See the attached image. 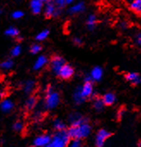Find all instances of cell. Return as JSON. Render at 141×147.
Wrapping results in <instances>:
<instances>
[{
	"label": "cell",
	"mask_w": 141,
	"mask_h": 147,
	"mask_svg": "<svg viewBox=\"0 0 141 147\" xmlns=\"http://www.w3.org/2000/svg\"><path fill=\"white\" fill-rule=\"evenodd\" d=\"M96 24V18L95 15H90L87 18V26L90 30H93Z\"/></svg>",
	"instance_id": "cell-20"
},
{
	"label": "cell",
	"mask_w": 141,
	"mask_h": 147,
	"mask_svg": "<svg viewBox=\"0 0 141 147\" xmlns=\"http://www.w3.org/2000/svg\"><path fill=\"white\" fill-rule=\"evenodd\" d=\"M124 114H125V111H124V109H120V110H119V112H118V118H119V119H121V118L124 116Z\"/></svg>",
	"instance_id": "cell-36"
},
{
	"label": "cell",
	"mask_w": 141,
	"mask_h": 147,
	"mask_svg": "<svg viewBox=\"0 0 141 147\" xmlns=\"http://www.w3.org/2000/svg\"><path fill=\"white\" fill-rule=\"evenodd\" d=\"M85 97L82 94V92H81V88H77L76 91L74 92L73 94V100L77 103V104H81L82 102H84L85 100Z\"/></svg>",
	"instance_id": "cell-17"
},
{
	"label": "cell",
	"mask_w": 141,
	"mask_h": 147,
	"mask_svg": "<svg viewBox=\"0 0 141 147\" xmlns=\"http://www.w3.org/2000/svg\"><path fill=\"white\" fill-rule=\"evenodd\" d=\"M35 85V82H34V81H27V82H25L24 88H23L24 92H25L26 94H30V93L34 90Z\"/></svg>",
	"instance_id": "cell-21"
},
{
	"label": "cell",
	"mask_w": 141,
	"mask_h": 147,
	"mask_svg": "<svg viewBox=\"0 0 141 147\" xmlns=\"http://www.w3.org/2000/svg\"><path fill=\"white\" fill-rule=\"evenodd\" d=\"M69 144L70 147H80L82 143L79 138H72L69 142Z\"/></svg>",
	"instance_id": "cell-28"
},
{
	"label": "cell",
	"mask_w": 141,
	"mask_h": 147,
	"mask_svg": "<svg viewBox=\"0 0 141 147\" xmlns=\"http://www.w3.org/2000/svg\"><path fill=\"white\" fill-rule=\"evenodd\" d=\"M138 146H139V147H141V141H140V142L138 143Z\"/></svg>",
	"instance_id": "cell-39"
},
{
	"label": "cell",
	"mask_w": 141,
	"mask_h": 147,
	"mask_svg": "<svg viewBox=\"0 0 141 147\" xmlns=\"http://www.w3.org/2000/svg\"><path fill=\"white\" fill-rule=\"evenodd\" d=\"M91 126L86 121L77 126H70L68 130V133L70 138H84L90 134Z\"/></svg>",
	"instance_id": "cell-1"
},
{
	"label": "cell",
	"mask_w": 141,
	"mask_h": 147,
	"mask_svg": "<svg viewBox=\"0 0 141 147\" xmlns=\"http://www.w3.org/2000/svg\"><path fill=\"white\" fill-rule=\"evenodd\" d=\"M22 49L20 45H17L15 46L12 49H11V55L12 56H18L21 54Z\"/></svg>",
	"instance_id": "cell-29"
},
{
	"label": "cell",
	"mask_w": 141,
	"mask_h": 147,
	"mask_svg": "<svg viewBox=\"0 0 141 147\" xmlns=\"http://www.w3.org/2000/svg\"><path fill=\"white\" fill-rule=\"evenodd\" d=\"M54 2L58 7H62L66 4V0H54Z\"/></svg>",
	"instance_id": "cell-33"
},
{
	"label": "cell",
	"mask_w": 141,
	"mask_h": 147,
	"mask_svg": "<svg viewBox=\"0 0 141 147\" xmlns=\"http://www.w3.org/2000/svg\"><path fill=\"white\" fill-rule=\"evenodd\" d=\"M73 74H74V69L70 65L65 64L61 67V69L59 73V76L61 77L62 79H69L73 76Z\"/></svg>",
	"instance_id": "cell-8"
},
{
	"label": "cell",
	"mask_w": 141,
	"mask_h": 147,
	"mask_svg": "<svg viewBox=\"0 0 141 147\" xmlns=\"http://www.w3.org/2000/svg\"><path fill=\"white\" fill-rule=\"evenodd\" d=\"M110 132L108 131L105 129H101L98 131L96 136V145L98 147H102L104 145L105 142L108 140V138L110 137Z\"/></svg>",
	"instance_id": "cell-4"
},
{
	"label": "cell",
	"mask_w": 141,
	"mask_h": 147,
	"mask_svg": "<svg viewBox=\"0 0 141 147\" xmlns=\"http://www.w3.org/2000/svg\"><path fill=\"white\" fill-rule=\"evenodd\" d=\"M12 67H13V61H12L11 59L5 60V61H4L1 63V67L4 68V69H5V70L11 69Z\"/></svg>",
	"instance_id": "cell-27"
},
{
	"label": "cell",
	"mask_w": 141,
	"mask_h": 147,
	"mask_svg": "<svg viewBox=\"0 0 141 147\" xmlns=\"http://www.w3.org/2000/svg\"><path fill=\"white\" fill-rule=\"evenodd\" d=\"M24 16V13L21 11H16L12 13V18L14 19H20Z\"/></svg>",
	"instance_id": "cell-32"
},
{
	"label": "cell",
	"mask_w": 141,
	"mask_h": 147,
	"mask_svg": "<svg viewBox=\"0 0 141 147\" xmlns=\"http://www.w3.org/2000/svg\"><path fill=\"white\" fill-rule=\"evenodd\" d=\"M36 105V99L35 97H29L26 101V107L29 110H32Z\"/></svg>",
	"instance_id": "cell-25"
},
{
	"label": "cell",
	"mask_w": 141,
	"mask_h": 147,
	"mask_svg": "<svg viewBox=\"0 0 141 147\" xmlns=\"http://www.w3.org/2000/svg\"><path fill=\"white\" fill-rule=\"evenodd\" d=\"M40 1H41L42 3H46V2H48L49 0H40Z\"/></svg>",
	"instance_id": "cell-38"
},
{
	"label": "cell",
	"mask_w": 141,
	"mask_h": 147,
	"mask_svg": "<svg viewBox=\"0 0 141 147\" xmlns=\"http://www.w3.org/2000/svg\"><path fill=\"white\" fill-rule=\"evenodd\" d=\"M30 9L34 14H39L42 10V2L40 0H31Z\"/></svg>",
	"instance_id": "cell-13"
},
{
	"label": "cell",
	"mask_w": 141,
	"mask_h": 147,
	"mask_svg": "<svg viewBox=\"0 0 141 147\" xmlns=\"http://www.w3.org/2000/svg\"><path fill=\"white\" fill-rule=\"evenodd\" d=\"M53 127L57 131H62V130L65 129V125L60 119H55L54 122H53Z\"/></svg>",
	"instance_id": "cell-24"
},
{
	"label": "cell",
	"mask_w": 141,
	"mask_h": 147,
	"mask_svg": "<svg viewBox=\"0 0 141 147\" xmlns=\"http://www.w3.org/2000/svg\"><path fill=\"white\" fill-rule=\"evenodd\" d=\"M23 128V124L21 121H17L14 125H13V129L17 131H22Z\"/></svg>",
	"instance_id": "cell-31"
},
{
	"label": "cell",
	"mask_w": 141,
	"mask_h": 147,
	"mask_svg": "<svg viewBox=\"0 0 141 147\" xmlns=\"http://www.w3.org/2000/svg\"><path fill=\"white\" fill-rule=\"evenodd\" d=\"M70 135L68 133V131L62 130L58 131L54 136L52 138V140L49 144V147H65L70 142Z\"/></svg>",
	"instance_id": "cell-2"
},
{
	"label": "cell",
	"mask_w": 141,
	"mask_h": 147,
	"mask_svg": "<svg viewBox=\"0 0 141 147\" xmlns=\"http://www.w3.org/2000/svg\"><path fill=\"white\" fill-rule=\"evenodd\" d=\"M45 15L47 18H52V17H57L59 15V11L56 8L55 2L48 1L45 6Z\"/></svg>",
	"instance_id": "cell-7"
},
{
	"label": "cell",
	"mask_w": 141,
	"mask_h": 147,
	"mask_svg": "<svg viewBox=\"0 0 141 147\" xmlns=\"http://www.w3.org/2000/svg\"><path fill=\"white\" fill-rule=\"evenodd\" d=\"M65 60L61 56H54L52 61H51V68L53 73H55L56 75H59V73L61 69V67L65 65Z\"/></svg>",
	"instance_id": "cell-5"
},
{
	"label": "cell",
	"mask_w": 141,
	"mask_h": 147,
	"mask_svg": "<svg viewBox=\"0 0 141 147\" xmlns=\"http://www.w3.org/2000/svg\"><path fill=\"white\" fill-rule=\"evenodd\" d=\"M69 120L72 126H77V125H79L83 124L84 122H85L84 119L78 113H72L70 116Z\"/></svg>",
	"instance_id": "cell-10"
},
{
	"label": "cell",
	"mask_w": 141,
	"mask_h": 147,
	"mask_svg": "<svg viewBox=\"0 0 141 147\" xmlns=\"http://www.w3.org/2000/svg\"><path fill=\"white\" fill-rule=\"evenodd\" d=\"M48 36H49V30H44L39 32L35 38H36L37 41H44L45 39L47 38Z\"/></svg>",
	"instance_id": "cell-23"
},
{
	"label": "cell",
	"mask_w": 141,
	"mask_h": 147,
	"mask_svg": "<svg viewBox=\"0 0 141 147\" xmlns=\"http://www.w3.org/2000/svg\"><path fill=\"white\" fill-rule=\"evenodd\" d=\"M73 42H74V43L77 44V45H81V44H82V40H81L80 38H78V37H75V38L73 39Z\"/></svg>",
	"instance_id": "cell-35"
},
{
	"label": "cell",
	"mask_w": 141,
	"mask_h": 147,
	"mask_svg": "<svg viewBox=\"0 0 141 147\" xmlns=\"http://www.w3.org/2000/svg\"><path fill=\"white\" fill-rule=\"evenodd\" d=\"M74 2V0H66V4L67 5H70V4H72Z\"/></svg>",
	"instance_id": "cell-37"
},
{
	"label": "cell",
	"mask_w": 141,
	"mask_h": 147,
	"mask_svg": "<svg viewBox=\"0 0 141 147\" xmlns=\"http://www.w3.org/2000/svg\"><path fill=\"white\" fill-rule=\"evenodd\" d=\"M102 100H103L105 105L110 106V105H113L115 102L116 97H115V95L113 93H107V94H105L103 95Z\"/></svg>",
	"instance_id": "cell-18"
},
{
	"label": "cell",
	"mask_w": 141,
	"mask_h": 147,
	"mask_svg": "<svg viewBox=\"0 0 141 147\" xmlns=\"http://www.w3.org/2000/svg\"><path fill=\"white\" fill-rule=\"evenodd\" d=\"M104 105H105V103H104V101H103L102 99H96L94 101V107L97 111H101L103 108Z\"/></svg>",
	"instance_id": "cell-26"
},
{
	"label": "cell",
	"mask_w": 141,
	"mask_h": 147,
	"mask_svg": "<svg viewBox=\"0 0 141 147\" xmlns=\"http://www.w3.org/2000/svg\"><path fill=\"white\" fill-rule=\"evenodd\" d=\"M130 8L137 13H141V0H132L130 4Z\"/></svg>",
	"instance_id": "cell-19"
},
{
	"label": "cell",
	"mask_w": 141,
	"mask_h": 147,
	"mask_svg": "<svg viewBox=\"0 0 141 147\" xmlns=\"http://www.w3.org/2000/svg\"><path fill=\"white\" fill-rule=\"evenodd\" d=\"M52 140V138L47 134H41L37 136L34 139V145L37 147H44L48 146L50 142Z\"/></svg>",
	"instance_id": "cell-6"
},
{
	"label": "cell",
	"mask_w": 141,
	"mask_h": 147,
	"mask_svg": "<svg viewBox=\"0 0 141 147\" xmlns=\"http://www.w3.org/2000/svg\"><path fill=\"white\" fill-rule=\"evenodd\" d=\"M41 50V46L40 44H33L30 48V51L32 54H38Z\"/></svg>",
	"instance_id": "cell-30"
},
{
	"label": "cell",
	"mask_w": 141,
	"mask_h": 147,
	"mask_svg": "<svg viewBox=\"0 0 141 147\" xmlns=\"http://www.w3.org/2000/svg\"><path fill=\"white\" fill-rule=\"evenodd\" d=\"M81 92L85 98L91 96L93 94V85L91 82H85L84 84L81 87Z\"/></svg>",
	"instance_id": "cell-9"
},
{
	"label": "cell",
	"mask_w": 141,
	"mask_h": 147,
	"mask_svg": "<svg viewBox=\"0 0 141 147\" xmlns=\"http://www.w3.org/2000/svg\"><path fill=\"white\" fill-rule=\"evenodd\" d=\"M59 94L53 90V88L49 86L47 88V97L45 100V106L47 109L55 108L59 103Z\"/></svg>",
	"instance_id": "cell-3"
},
{
	"label": "cell",
	"mask_w": 141,
	"mask_h": 147,
	"mask_svg": "<svg viewBox=\"0 0 141 147\" xmlns=\"http://www.w3.org/2000/svg\"><path fill=\"white\" fill-rule=\"evenodd\" d=\"M5 34L8 36H12V37H15V36H17L19 35V31L17 29H16L15 27H10L8 28L5 31Z\"/></svg>",
	"instance_id": "cell-22"
},
{
	"label": "cell",
	"mask_w": 141,
	"mask_h": 147,
	"mask_svg": "<svg viewBox=\"0 0 141 147\" xmlns=\"http://www.w3.org/2000/svg\"><path fill=\"white\" fill-rule=\"evenodd\" d=\"M47 58L45 55H40L36 59V61L34 64V69L39 70V69L42 68L47 64Z\"/></svg>",
	"instance_id": "cell-15"
},
{
	"label": "cell",
	"mask_w": 141,
	"mask_h": 147,
	"mask_svg": "<svg viewBox=\"0 0 141 147\" xmlns=\"http://www.w3.org/2000/svg\"><path fill=\"white\" fill-rule=\"evenodd\" d=\"M102 76H103V71H102V67H95L91 70L90 76L93 81H96V82L100 81L102 78Z\"/></svg>",
	"instance_id": "cell-11"
},
{
	"label": "cell",
	"mask_w": 141,
	"mask_h": 147,
	"mask_svg": "<svg viewBox=\"0 0 141 147\" xmlns=\"http://www.w3.org/2000/svg\"><path fill=\"white\" fill-rule=\"evenodd\" d=\"M135 42L138 45L141 46V32L140 33H138L136 35V37H135Z\"/></svg>",
	"instance_id": "cell-34"
},
{
	"label": "cell",
	"mask_w": 141,
	"mask_h": 147,
	"mask_svg": "<svg viewBox=\"0 0 141 147\" xmlns=\"http://www.w3.org/2000/svg\"><path fill=\"white\" fill-rule=\"evenodd\" d=\"M85 6H84V4L83 2H79V3H77L75 5H73L72 7L70 8L69 10V12L70 14H77V13H80L82 12L84 10Z\"/></svg>",
	"instance_id": "cell-16"
},
{
	"label": "cell",
	"mask_w": 141,
	"mask_h": 147,
	"mask_svg": "<svg viewBox=\"0 0 141 147\" xmlns=\"http://www.w3.org/2000/svg\"><path fill=\"white\" fill-rule=\"evenodd\" d=\"M0 107H1V110L4 113H9V112H11L13 109L14 103L12 102V100H11L9 99H5V100H4L1 102V105H0Z\"/></svg>",
	"instance_id": "cell-14"
},
{
	"label": "cell",
	"mask_w": 141,
	"mask_h": 147,
	"mask_svg": "<svg viewBox=\"0 0 141 147\" xmlns=\"http://www.w3.org/2000/svg\"><path fill=\"white\" fill-rule=\"evenodd\" d=\"M126 79L132 84H139L141 82V77L139 76L138 74L134 73V72H131V73L126 74Z\"/></svg>",
	"instance_id": "cell-12"
}]
</instances>
